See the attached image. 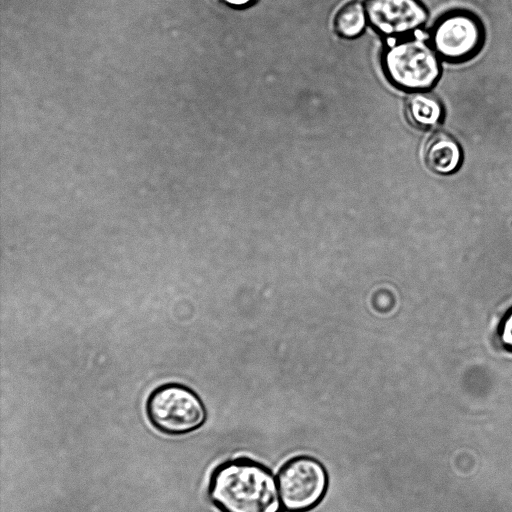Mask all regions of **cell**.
<instances>
[{
  "mask_svg": "<svg viewBox=\"0 0 512 512\" xmlns=\"http://www.w3.org/2000/svg\"><path fill=\"white\" fill-rule=\"evenodd\" d=\"M276 480L282 507L288 512L313 509L321 502L328 487V476L322 463L306 455L286 461Z\"/></svg>",
  "mask_w": 512,
  "mask_h": 512,
  "instance_id": "obj_5",
  "label": "cell"
},
{
  "mask_svg": "<svg viewBox=\"0 0 512 512\" xmlns=\"http://www.w3.org/2000/svg\"><path fill=\"white\" fill-rule=\"evenodd\" d=\"M405 114L408 122L420 130H432L445 118L442 101L429 91L410 93L405 102Z\"/></svg>",
  "mask_w": 512,
  "mask_h": 512,
  "instance_id": "obj_8",
  "label": "cell"
},
{
  "mask_svg": "<svg viewBox=\"0 0 512 512\" xmlns=\"http://www.w3.org/2000/svg\"><path fill=\"white\" fill-rule=\"evenodd\" d=\"M390 40L380 56L388 82L409 93L434 88L442 75V60L431 44L410 36Z\"/></svg>",
  "mask_w": 512,
  "mask_h": 512,
  "instance_id": "obj_2",
  "label": "cell"
},
{
  "mask_svg": "<svg viewBox=\"0 0 512 512\" xmlns=\"http://www.w3.org/2000/svg\"><path fill=\"white\" fill-rule=\"evenodd\" d=\"M207 494L219 512H281L277 480L257 461L240 457L212 470Z\"/></svg>",
  "mask_w": 512,
  "mask_h": 512,
  "instance_id": "obj_1",
  "label": "cell"
},
{
  "mask_svg": "<svg viewBox=\"0 0 512 512\" xmlns=\"http://www.w3.org/2000/svg\"><path fill=\"white\" fill-rule=\"evenodd\" d=\"M497 338L500 346L512 353V307L505 313L499 323Z\"/></svg>",
  "mask_w": 512,
  "mask_h": 512,
  "instance_id": "obj_10",
  "label": "cell"
},
{
  "mask_svg": "<svg viewBox=\"0 0 512 512\" xmlns=\"http://www.w3.org/2000/svg\"><path fill=\"white\" fill-rule=\"evenodd\" d=\"M368 25L379 35L396 39L425 26L429 12L421 0H365Z\"/></svg>",
  "mask_w": 512,
  "mask_h": 512,
  "instance_id": "obj_6",
  "label": "cell"
},
{
  "mask_svg": "<svg viewBox=\"0 0 512 512\" xmlns=\"http://www.w3.org/2000/svg\"><path fill=\"white\" fill-rule=\"evenodd\" d=\"M423 160L434 174L456 173L463 163V150L458 140L444 131L432 133L423 146Z\"/></svg>",
  "mask_w": 512,
  "mask_h": 512,
  "instance_id": "obj_7",
  "label": "cell"
},
{
  "mask_svg": "<svg viewBox=\"0 0 512 512\" xmlns=\"http://www.w3.org/2000/svg\"><path fill=\"white\" fill-rule=\"evenodd\" d=\"M221 4L233 9H246L254 5L257 0H217Z\"/></svg>",
  "mask_w": 512,
  "mask_h": 512,
  "instance_id": "obj_11",
  "label": "cell"
},
{
  "mask_svg": "<svg viewBox=\"0 0 512 512\" xmlns=\"http://www.w3.org/2000/svg\"><path fill=\"white\" fill-rule=\"evenodd\" d=\"M146 416L151 426L168 436H182L198 430L207 413L200 397L190 388L169 383L156 388L148 397Z\"/></svg>",
  "mask_w": 512,
  "mask_h": 512,
  "instance_id": "obj_3",
  "label": "cell"
},
{
  "mask_svg": "<svg viewBox=\"0 0 512 512\" xmlns=\"http://www.w3.org/2000/svg\"><path fill=\"white\" fill-rule=\"evenodd\" d=\"M429 36V43L442 61L462 64L481 52L486 30L482 19L475 12L454 8L435 19Z\"/></svg>",
  "mask_w": 512,
  "mask_h": 512,
  "instance_id": "obj_4",
  "label": "cell"
},
{
  "mask_svg": "<svg viewBox=\"0 0 512 512\" xmlns=\"http://www.w3.org/2000/svg\"><path fill=\"white\" fill-rule=\"evenodd\" d=\"M335 33L344 39H353L362 34L368 24L364 2L349 0L342 4L334 14Z\"/></svg>",
  "mask_w": 512,
  "mask_h": 512,
  "instance_id": "obj_9",
  "label": "cell"
}]
</instances>
